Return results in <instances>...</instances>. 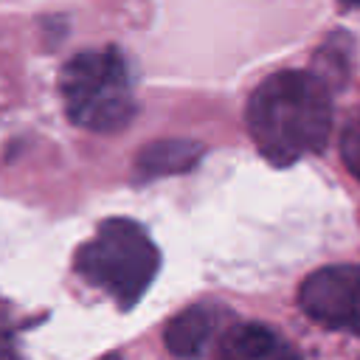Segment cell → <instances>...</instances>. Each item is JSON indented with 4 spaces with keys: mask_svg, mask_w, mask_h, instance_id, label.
I'll list each match as a JSON object with an SVG mask.
<instances>
[{
    "mask_svg": "<svg viewBox=\"0 0 360 360\" xmlns=\"http://www.w3.org/2000/svg\"><path fill=\"white\" fill-rule=\"evenodd\" d=\"M256 149L276 166L321 152L332 132L326 84L307 70H281L264 79L245 110Z\"/></svg>",
    "mask_w": 360,
    "mask_h": 360,
    "instance_id": "obj_1",
    "label": "cell"
},
{
    "mask_svg": "<svg viewBox=\"0 0 360 360\" xmlns=\"http://www.w3.org/2000/svg\"><path fill=\"white\" fill-rule=\"evenodd\" d=\"M73 264L87 284L107 292L121 309H129L149 290L160 267V253L135 219L112 217L76 250Z\"/></svg>",
    "mask_w": 360,
    "mask_h": 360,
    "instance_id": "obj_2",
    "label": "cell"
},
{
    "mask_svg": "<svg viewBox=\"0 0 360 360\" xmlns=\"http://www.w3.org/2000/svg\"><path fill=\"white\" fill-rule=\"evenodd\" d=\"M59 93L68 118L90 132H118L135 115L132 70L115 48L76 53L59 73Z\"/></svg>",
    "mask_w": 360,
    "mask_h": 360,
    "instance_id": "obj_3",
    "label": "cell"
},
{
    "mask_svg": "<svg viewBox=\"0 0 360 360\" xmlns=\"http://www.w3.org/2000/svg\"><path fill=\"white\" fill-rule=\"evenodd\" d=\"M301 309L343 332H360V264H332L309 273L298 290Z\"/></svg>",
    "mask_w": 360,
    "mask_h": 360,
    "instance_id": "obj_4",
    "label": "cell"
},
{
    "mask_svg": "<svg viewBox=\"0 0 360 360\" xmlns=\"http://www.w3.org/2000/svg\"><path fill=\"white\" fill-rule=\"evenodd\" d=\"M214 360H301V354L264 323H236L219 338Z\"/></svg>",
    "mask_w": 360,
    "mask_h": 360,
    "instance_id": "obj_5",
    "label": "cell"
},
{
    "mask_svg": "<svg viewBox=\"0 0 360 360\" xmlns=\"http://www.w3.org/2000/svg\"><path fill=\"white\" fill-rule=\"evenodd\" d=\"M217 318L219 315L211 304H194V307L183 309L180 315H174L166 323V332H163L166 349L180 360L200 357L217 329Z\"/></svg>",
    "mask_w": 360,
    "mask_h": 360,
    "instance_id": "obj_6",
    "label": "cell"
},
{
    "mask_svg": "<svg viewBox=\"0 0 360 360\" xmlns=\"http://www.w3.org/2000/svg\"><path fill=\"white\" fill-rule=\"evenodd\" d=\"M202 155V146L194 141H158L141 149L135 158V172L138 177H163V174H177L188 172Z\"/></svg>",
    "mask_w": 360,
    "mask_h": 360,
    "instance_id": "obj_7",
    "label": "cell"
},
{
    "mask_svg": "<svg viewBox=\"0 0 360 360\" xmlns=\"http://www.w3.org/2000/svg\"><path fill=\"white\" fill-rule=\"evenodd\" d=\"M340 158H343L346 169L360 180V115L343 129V138H340Z\"/></svg>",
    "mask_w": 360,
    "mask_h": 360,
    "instance_id": "obj_8",
    "label": "cell"
},
{
    "mask_svg": "<svg viewBox=\"0 0 360 360\" xmlns=\"http://www.w3.org/2000/svg\"><path fill=\"white\" fill-rule=\"evenodd\" d=\"M101 360H121L118 354H107V357H101Z\"/></svg>",
    "mask_w": 360,
    "mask_h": 360,
    "instance_id": "obj_9",
    "label": "cell"
},
{
    "mask_svg": "<svg viewBox=\"0 0 360 360\" xmlns=\"http://www.w3.org/2000/svg\"><path fill=\"white\" fill-rule=\"evenodd\" d=\"M343 3H349V6H360V0H343Z\"/></svg>",
    "mask_w": 360,
    "mask_h": 360,
    "instance_id": "obj_10",
    "label": "cell"
}]
</instances>
